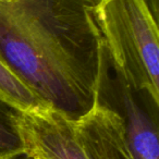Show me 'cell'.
Instances as JSON below:
<instances>
[{
  "label": "cell",
  "instance_id": "7a4b0ae2",
  "mask_svg": "<svg viewBox=\"0 0 159 159\" xmlns=\"http://www.w3.org/2000/svg\"><path fill=\"white\" fill-rule=\"evenodd\" d=\"M93 14L115 63L136 89L159 99V32L145 0H93Z\"/></svg>",
  "mask_w": 159,
  "mask_h": 159
},
{
  "label": "cell",
  "instance_id": "277c9868",
  "mask_svg": "<svg viewBox=\"0 0 159 159\" xmlns=\"http://www.w3.org/2000/svg\"><path fill=\"white\" fill-rule=\"evenodd\" d=\"M74 119L48 106L18 111L16 125L31 159H89L74 131Z\"/></svg>",
  "mask_w": 159,
  "mask_h": 159
},
{
  "label": "cell",
  "instance_id": "3957f363",
  "mask_svg": "<svg viewBox=\"0 0 159 159\" xmlns=\"http://www.w3.org/2000/svg\"><path fill=\"white\" fill-rule=\"evenodd\" d=\"M96 102L121 119L136 159H159V99L132 84L115 63L102 40Z\"/></svg>",
  "mask_w": 159,
  "mask_h": 159
},
{
  "label": "cell",
  "instance_id": "8992f818",
  "mask_svg": "<svg viewBox=\"0 0 159 159\" xmlns=\"http://www.w3.org/2000/svg\"><path fill=\"white\" fill-rule=\"evenodd\" d=\"M0 98L18 111H30L46 106L0 60Z\"/></svg>",
  "mask_w": 159,
  "mask_h": 159
},
{
  "label": "cell",
  "instance_id": "5b68a950",
  "mask_svg": "<svg viewBox=\"0 0 159 159\" xmlns=\"http://www.w3.org/2000/svg\"><path fill=\"white\" fill-rule=\"evenodd\" d=\"M73 124L89 159H136L125 139L121 119L110 109L96 102Z\"/></svg>",
  "mask_w": 159,
  "mask_h": 159
},
{
  "label": "cell",
  "instance_id": "9c48e42d",
  "mask_svg": "<svg viewBox=\"0 0 159 159\" xmlns=\"http://www.w3.org/2000/svg\"><path fill=\"white\" fill-rule=\"evenodd\" d=\"M10 1H13V0H0V2H10Z\"/></svg>",
  "mask_w": 159,
  "mask_h": 159
},
{
  "label": "cell",
  "instance_id": "6da1fadb",
  "mask_svg": "<svg viewBox=\"0 0 159 159\" xmlns=\"http://www.w3.org/2000/svg\"><path fill=\"white\" fill-rule=\"evenodd\" d=\"M102 46L93 0L0 2V60L70 119L95 106Z\"/></svg>",
  "mask_w": 159,
  "mask_h": 159
},
{
  "label": "cell",
  "instance_id": "52a82bcc",
  "mask_svg": "<svg viewBox=\"0 0 159 159\" xmlns=\"http://www.w3.org/2000/svg\"><path fill=\"white\" fill-rule=\"evenodd\" d=\"M18 110L0 98V159L24 155V145L16 125Z\"/></svg>",
  "mask_w": 159,
  "mask_h": 159
},
{
  "label": "cell",
  "instance_id": "ba28073f",
  "mask_svg": "<svg viewBox=\"0 0 159 159\" xmlns=\"http://www.w3.org/2000/svg\"><path fill=\"white\" fill-rule=\"evenodd\" d=\"M147 3L148 8H149L150 12H152V16L155 18V20L158 21L159 16V0H145Z\"/></svg>",
  "mask_w": 159,
  "mask_h": 159
}]
</instances>
